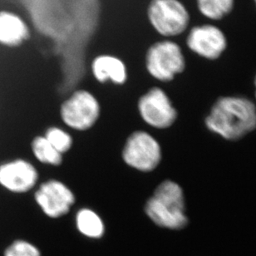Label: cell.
<instances>
[{
  "instance_id": "ac0fdd59",
  "label": "cell",
  "mask_w": 256,
  "mask_h": 256,
  "mask_svg": "<svg viewBox=\"0 0 256 256\" xmlns=\"http://www.w3.org/2000/svg\"><path fill=\"white\" fill-rule=\"evenodd\" d=\"M254 84H256V81H254Z\"/></svg>"
},
{
  "instance_id": "5bb4252c",
  "label": "cell",
  "mask_w": 256,
  "mask_h": 256,
  "mask_svg": "<svg viewBox=\"0 0 256 256\" xmlns=\"http://www.w3.org/2000/svg\"><path fill=\"white\" fill-rule=\"evenodd\" d=\"M32 150L41 162L52 166H58L62 163V154L50 144L45 136H38L32 140Z\"/></svg>"
},
{
  "instance_id": "52a82bcc",
  "label": "cell",
  "mask_w": 256,
  "mask_h": 256,
  "mask_svg": "<svg viewBox=\"0 0 256 256\" xmlns=\"http://www.w3.org/2000/svg\"><path fill=\"white\" fill-rule=\"evenodd\" d=\"M138 109L146 124L158 129L169 128L178 118L169 96L159 88H152L139 99Z\"/></svg>"
},
{
  "instance_id": "7a4b0ae2",
  "label": "cell",
  "mask_w": 256,
  "mask_h": 256,
  "mask_svg": "<svg viewBox=\"0 0 256 256\" xmlns=\"http://www.w3.org/2000/svg\"><path fill=\"white\" fill-rule=\"evenodd\" d=\"M148 217L158 226L170 230L182 229L188 224L182 189L172 180L158 186L145 207Z\"/></svg>"
},
{
  "instance_id": "6da1fadb",
  "label": "cell",
  "mask_w": 256,
  "mask_h": 256,
  "mask_svg": "<svg viewBox=\"0 0 256 256\" xmlns=\"http://www.w3.org/2000/svg\"><path fill=\"white\" fill-rule=\"evenodd\" d=\"M206 125L226 140H238L256 129V105L244 98L224 96L212 106Z\"/></svg>"
},
{
  "instance_id": "9a60e30c",
  "label": "cell",
  "mask_w": 256,
  "mask_h": 256,
  "mask_svg": "<svg viewBox=\"0 0 256 256\" xmlns=\"http://www.w3.org/2000/svg\"><path fill=\"white\" fill-rule=\"evenodd\" d=\"M233 0H197L200 12L212 20H220L230 12Z\"/></svg>"
},
{
  "instance_id": "d6986e66",
  "label": "cell",
  "mask_w": 256,
  "mask_h": 256,
  "mask_svg": "<svg viewBox=\"0 0 256 256\" xmlns=\"http://www.w3.org/2000/svg\"><path fill=\"white\" fill-rule=\"evenodd\" d=\"M254 1H256V0H254Z\"/></svg>"
},
{
  "instance_id": "8992f818",
  "label": "cell",
  "mask_w": 256,
  "mask_h": 256,
  "mask_svg": "<svg viewBox=\"0 0 256 256\" xmlns=\"http://www.w3.org/2000/svg\"><path fill=\"white\" fill-rule=\"evenodd\" d=\"M100 114L96 98L86 90L75 92L61 106V116L66 126L76 130H88L94 126Z\"/></svg>"
},
{
  "instance_id": "e0dca14e",
  "label": "cell",
  "mask_w": 256,
  "mask_h": 256,
  "mask_svg": "<svg viewBox=\"0 0 256 256\" xmlns=\"http://www.w3.org/2000/svg\"><path fill=\"white\" fill-rule=\"evenodd\" d=\"M4 256H41L34 244L24 240H16L8 247Z\"/></svg>"
},
{
  "instance_id": "8fae6325",
  "label": "cell",
  "mask_w": 256,
  "mask_h": 256,
  "mask_svg": "<svg viewBox=\"0 0 256 256\" xmlns=\"http://www.w3.org/2000/svg\"><path fill=\"white\" fill-rule=\"evenodd\" d=\"M30 37V28L20 15L7 10L0 11V44L18 47Z\"/></svg>"
},
{
  "instance_id": "9c48e42d",
  "label": "cell",
  "mask_w": 256,
  "mask_h": 256,
  "mask_svg": "<svg viewBox=\"0 0 256 256\" xmlns=\"http://www.w3.org/2000/svg\"><path fill=\"white\" fill-rule=\"evenodd\" d=\"M37 170L27 160L18 159L0 165V185L14 193L31 190L37 182Z\"/></svg>"
},
{
  "instance_id": "3957f363",
  "label": "cell",
  "mask_w": 256,
  "mask_h": 256,
  "mask_svg": "<svg viewBox=\"0 0 256 256\" xmlns=\"http://www.w3.org/2000/svg\"><path fill=\"white\" fill-rule=\"evenodd\" d=\"M185 58L180 46L172 41L152 45L146 54V68L150 76L162 82H170L185 69Z\"/></svg>"
},
{
  "instance_id": "5b68a950",
  "label": "cell",
  "mask_w": 256,
  "mask_h": 256,
  "mask_svg": "<svg viewBox=\"0 0 256 256\" xmlns=\"http://www.w3.org/2000/svg\"><path fill=\"white\" fill-rule=\"evenodd\" d=\"M122 158L130 168L148 172L155 170L162 160V149L158 140L145 132H136L128 138Z\"/></svg>"
},
{
  "instance_id": "30bf717a",
  "label": "cell",
  "mask_w": 256,
  "mask_h": 256,
  "mask_svg": "<svg viewBox=\"0 0 256 256\" xmlns=\"http://www.w3.org/2000/svg\"><path fill=\"white\" fill-rule=\"evenodd\" d=\"M188 44L197 54L216 60L226 50V40L218 28L204 25L192 28L188 36Z\"/></svg>"
},
{
  "instance_id": "277c9868",
  "label": "cell",
  "mask_w": 256,
  "mask_h": 256,
  "mask_svg": "<svg viewBox=\"0 0 256 256\" xmlns=\"http://www.w3.org/2000/svg\"><path fill=\"white\" fill-rule=\"evenodd\" d=\"M148 17L156 31L166 37L182 34L189 22L188 10L178 0H152Z\"/></svg>"
},
{
  "instance_id": "7c38bea8",
  "label": "cell",
  "mask_w": 256,
  "mask_h": 256,
  "mask_svg": "<svg viewBox=\"0 0 256 256\" xmlns=\"http://www.w3.org/2000/svg\"><path fill=\"white\" fill-rule=\"evenodd\" d=\"M92 72L94 78L102 84L111 81L122 85L128 80V69L122 60L114 55L102 54L92 62Z\"/></svg>"
},
{
  "instance_id": "2e32d148",
  "label": "cell",
  "mask_w": 256,
  "mask_h": 256,
  "mask_svg": "<svg viewBox=\"0 0 256 256\" xmlns=\"http://www.w3.org/2000/svg\"><path fill=\"white\" fill-rule=\"evenodd\" d=\"M45 138L61 154L68 152L72 144L71 136L58 128H50L46 132Z\"/></svg>"
},
{
  "instance_id": "ba28073f",
  "label": "cell",
  "mask_w": 256,
  "mask_h": 256,
  "mask_svg": "<svg viewBox=\"0 0 256 256\" xmlns=\"http://www.w3.org/2000/svg\"><path fill=\"white\" fill-rule=\"evenodd\" d=\"M35 200L48 216L58 218L70 210L75 202V196L64 183L50 180L42 183L36 192Z\"/></svg>"
},
{
  "instance_id": "4fadbf2b",
  "label": "cell",
  "mask_w": 256,
  "mask_h": 256,
  "mask_svg": "<svg viewBox=\"0 0 256 256\" xmlns=\"http://www.w3.org/2000/svg\"><path fill=\"white\" fill-rule=\"evenodd\" d=\"M76 224L79 232L89 238L98 239L104 236L105 227L102 220L92 210H80L76 214Z\"/></svg>"
}]
</instances>
